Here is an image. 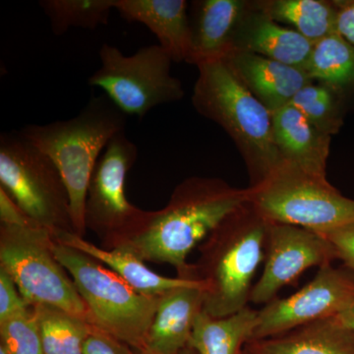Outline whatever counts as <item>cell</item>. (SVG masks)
<instances>
[{"mask_svg": "<svg viewBox=\"0 0 354 354\" xmlns=\"http://www.w3.org/2000/svg\"><path fill=\"white\" fill-rule=\"evenodd\" d=\"M248 202V188L214 177H189L176 186L167 206L147 211L139 227L113 249H127L145 262L171 265L178 278L185 279L193 249Z\"/></svg>", "mask_w": 354, "mask_h": 354, "instance_id": "6da1fadb", "label": "cell"}, {"mask_svg": "<svg viewBox=\"0 0 354 354\" xmlns=\"http://www.w3.org/2000/svg\"><path fill=\"white\" fill-rule=\"evenodd\" d=\"M270 221L250 204L228 216L198 247L185 279L203 286V310L216 318L249 306L254 279L264 264Z\"/></svg>", "mask_w": 354, "mask_h": 354, "instance_id": "7a4b0ae2", "label": "cell"}, {"mask_svg": "<svg viewBox=\"0 0 354 354\" xmlns=\"http://www.w3.org/2000/svg\"><path fill=\"white\" fill-rule=\"evenodd\" d=\"M127 115L104 95L94 97L75 118L28 124L20 134L55 162L68 191L74 234L84 237L88 183L102 151L125 131Z\"/></svg>", "mask_w": 354, "mask_h": 354, "instance_id": "3957f363", "label": "cell"}, {"mask_svg": "<svg viewBox=\"0 0 354 354\" xmlns=\"http://www.w3.org/2000/svg\"><path fill=\"white\" fill-rule=\"evenodd\" d=\"M195 109L223 128L245 160L250 186L283 164L274 141L272 114L248 90L225 58L197 65Z\"/></svg>", "mask_w": 354, "mask_h": 354, "instance_id": "277c9868", "label": "cell"}, {"mask_svg": "<svg viewBox=\"0 0 354 354\" xmlns=\"http://www.w3.org/2000/svg\"><path fill=\"white\" fill-rule=\"evenodd\" d=\"M53 252L87 305L93 327L136 353L143 351L160 297L141 295L99 261L71 247L55 241Z\"/></svg>", "mask_w": 354, "mask_h": 354, "instance_id": "5b68a950", "label": "cell"}, {"mask_svg": "<svg viewBox=\"0 0 354 354\" xmlns=\"http://www.w3.org/2000/svg\"><path fill=\"white\" fill-rule=\"evenodd\" d=\"M248 190L249 203L270 223L319 234L354 223V200L344 196L328 178L286 162Z\"/></svg>", "mask_w": 354, "mask_h": 354, "instance_id": "8992f818", "label": "cell"}, {"mask_svg": "<svg viewBox=\"0 0 354 354\" xmlns=\"http://www.w3.org/2000/svg\"><path fill=\"white\" fill-rule=\"evenodd\" d=\"M53 234L38 227L0 225V268L10 274L29 305L64 310L92 325L73 279L53 252Z\"/></svg>", "mask_w": 354, "mask_h": 354, "instance_id": "52a82bcc", "label": "cell"}, {"mask_svg": "<svg viewBox=\"0 0 354 354\" xmlns=\"http://www.w3.org/2000/svg\"><path fill=\"white\" fill-rule=\"evenodd\" d=\"M0 187L35 227L74 232L68 191L57 165L19 131L0 136Z\"/></svg>", "mask_w": 354, "mask_h": 354, "instance_id": "ba28073f", "label": "cell"}, {"mask_svg": "<svg viewBox=\"0 0 354 354\" xmlns=\"http://www.w3.org/2000/svg\"><path fill=\"white\" fill-rule=\"evenodd\" d=\"M100 58L101 67L88 84L102 88L127 115L142 118L156 106L183 97L181 81L171 75V57L158 44L127 57L116 46L104 44Z\"/></svg>", "mask_w": 354, "mask_h": 354, "instance_id": "9c48e42d", "label": "cell"}, {"mask_svg": "<svg viewBox=\"0 0 354 354\" xmlns=\"http://www.w3.org/2000/svg\"><path fill=\"white\" fill-rule=\"evenodd\" d=\"M138 147L125 131L109 141L91 177L86 199V227L97 235L102 248L113 249L145 218L147 211L127 199L125 180L138 158Z\"/></svg>", "mask_w": 354, "mask_h": 354, "instance_id": "30bf717a", "label": "cell"}, {"mask_svg": "<svg viewBox=\"0 0 354 354\" xmlns=\"http://www.w3.org/2000/svg\"><path fill=\"white\" fill-rule=\"evenodd\" d=\"M354 300V272L332 264L319 269L310 283L258 310L253 341L269 339L329 317L339 316Z\"/></svg>", "mask_w": 354, "mask_h": 354, "instance_id": "8fae6325", "label": "cell"}, {"mask_svg": "<svg viewBox=\"0 0 354 354\" xmlns=\"http://www.w3.org/2000/svg\"><path fill=\"white\" fill-rule=\"evenodd\" d=\"M337 259L334 247L319 232L297 225L270 223L264 268L251 292L250 302L266 305L286 286L295 285L311 268Z\"/></svg>", "mask_w": 354, "mask_h": 354, "instance_id": "7c38bea8", "label": "cell"}, {"mask_svg": "<svg viewBox=\"0 0 354 354\" xmlns=\"http://www.w3.org/2000/svg\"><path fill=\"white\" fill-rule=\"evenodd\" d=\"M313 46L295 29L283 27L257 7L250 11L246 7L232 39V50L254 53L304 70Z\"/></svg>", "mask_w": 354, "mask_h": 354, "instance_id": "4fadbf2b", "label": "cell"}, {"mask_svg": "<svg viewBox=\"0 0 354 354\" xmlns=\"http://www.w3.org/2000/svg\"><path fill=\"white\" fill-rule=\"evenodd\" d=\"M223 58L272 115L290 106L302 88L313 83L305 70L254 53L232 50Z\"/></svg>", "mask_w": 354, "mask_h": 354, "instance_id": "5bb4252c", "label": "cell"}, {"mask_svg": "<svg viewBox=\"0 0 354 354\" xmlns=\"http://www.w3.org/2000/svg\"><path fill=\"white\" fill-rule=\"evenodd\" d=\"M203 307L204 295L200 281L162 295L147 335L145 349L141 353L179 354L187 348L193 326Z\"/></svg>", "mask_w": 354, "mask_h": 354, "instance_id": "9a60e30c", "label": "cell"}, {"mask_svg": "<svg viewBox=\"0 0 354 354\" xmlns=\"http://www.w3.org/2000/svg\"><path fill=\"white\" fill-rule=\"evenodd\" d=\"M184 0H116L115 9L128 22L145 25L172 62L191 58V29Z\"/></svg>", "mask_w": 354, "mask_h": 354, "instance_id": "2e32d148", "label": "cell"}, {"mask_svg": "<svg viewBox=\"0 0 354 354\" xmlns=\"http://www.w3.org/2000/svg\"><path fill=\"white\" fill-rule=\"evenodd\" d=\"M272 118L274 141L283 162L311 176L327 178L330 136L317 130L291 104Z\"/></svg>", "mask_w": 354, "mask_h": 354, "instance_id": "e0dca14e", "label": "cell"}, {"mask_svg": "<svg viewBox=\"0 0 354 354\" xmlns=\"http://www.w3.org/2000/svg\"><path fill=\"white\" fill-rule=\"evenodd\" d=\"M248 4L241 0H203L195 2L190 21L191 64L227 57L232 50L235 28Z\"/></svg>", "mask_w": 354, "mask_h": 354, "instance_id": "ac0fdd59", "label": "cell"}, {"mask_svg": "<svg viewBox=\"0 0 354 354\" xmlns=\"http://www.w3.org/2000/svg\"><path fill=\"white\" fill-rule=\"evenodd\" d=\"M53 237L55 241L99 261L124 279L135 290L146 297H160L167 291L192 285L198 281L178 277L167 278L160 276L149 269L145 261L140 259L131 251L124 248L104 249L91 243L74 232H58L53 234Z\"/></svg>", "mask_w": 354, "mask_h": 354, "instance_id": "d6986e66", "label": "cell"}, {"mask_svg": "<svg viewBox=\"0 0 354 354\" xmlns=\"http://www.w3.org/2000/svg\"><path fill=\"white\" fill-rule=\"evenodd\" d=\"M248 344L260 354H354V332L334 316Z\"/></svg>", "mask_w": 354, "mask_h": 354, "instance_id": "ffe728a7", "label": "cell"}, {"mask_svg": "<svg viewBox=\"0 0 354 354\" xmlns=\"http://www.w3.org/2000/svg\"><path fill=\"white\" fill-rule=\"evenodd\" d=\"M257 326L258 310L250 306L221 318L202 310L193 326L189 348L198 354H241Z\"/></svg>", "mask_w": 354, "mask_h": 354, "instance_id": "44dd1931", "label": "cell"}, {"mask_svg": "<svg viewBox=\"0 0 354 354\" xmlns=\"http://www.w3.org/2000/svg\"><path fill=\"white\" fill-rule=\"evenodd\" d=\"M255 6L279 24L290 25L313 44L337 32L334 1L270 0L257 2Z\"/></svg>", "mask_w": 354, "mask_h": 354, "instance_id": "7402d4cb", "label": "cell"}, {"mask_svg": "<svg viewBox=\"0 0 354 354\" xmlns=\"http://www.w3.org/2000/svg\"><path fill=\"white\" fill-rule=\"evenodd\" d=\"M305 71L312 81L344 92L354 86V46L333 32L314 44Z\"/></svg>", "mask_w": 354, "mask_h": 354, "instance_id": "603a6c76", "label": "cell"}, {"mask_svg": "<svg viewBox=\"0 0 354 354\" xmlns=\"http://www.w3.org/2000/svg\"><path fill=\"white\" fill-rule=\"evenodd\" d=\"M38 321L44 354H84L93 326L51 305H32Z\"/></svg>", "mask_w": 354, "mask_h": 354, "instance_id": "cb8c5ba5", "label": "cell"}, {"mask_svg": "<svg viewBox=\"0 0 354 354\" xmlns=\"http://www.w3.org/2000/svg\"><path fill=\"white\" fill-rule=\"evenodd\" d=\"M116 0H41L39 6L50 23L55 36L70 28L94 30L109 23Z\"/></svg>", "mask_w": 354, "mask_h": 354, "instance_id": "d4e9b609", "label": "cell"}, {"mask_svg": "<svg viewBox=\"0 0 354 354\" xmlns=\"http://www.w3.org/2000/svg\"><path fill=\"white\" fill-rule=\"evenodd\" d=\"M339 94L323 84L310 83L295 95L290 104L317 130L332 137L344 123Z\"/></svg>", "mask_w": 354, "mask_h": 354, "instance_id": "484cf974", "label": "cell"}, {"mask_svg": "<svg viewBox=\"0 0 354 354\" xmlns=\"http://www.w3.org/2000/svg\"><path fill=\"white\" fill-rule=\"evenodd\" d=\"M0 342L10 354H44L39 324L32 305L0 323Z\"/></svg>", "mask_w": 354, "mask_h": 354, "instance_id": "4316f807", "label": "cell"}, {"mask_svg": "<svg viewBox=\"0 0 354 354\" xmlns=\"http://www.w3.org/2000/svg\"><path fill=\"white\" fill-rule=\"evenodd\" d=\"M10 274L0 268V323L29 308Z\"/></svg>", "mask_w": 354, "mask_h": 354, "instance_id": "83f0119b", "label": "cell"}, {"mask_svg": "<svg viewBox=\"0 0 354 354\" xmlns=\"http://www.w3.org/2000/svg\"><path fill=\"white\" fill-rule=\"evenodd\" d=\"M321 234L334 247L337 259L341 260L346 269L354 272V223Z\"/></svg>", "mask_w": 354, "mask_h": 354, "instance_id": "f1b7e54d", "label": "cell"}, {"mask_svg": "<svg viewBox=\"0 0 354 354\" xmlns=\"http://www.w3.org/2000/svg\"><path fill=\"white\" fill-rule=\"evenodd\" d=\"M84 354H137L129 346L102 330L92 327L85 342Z\"/></svg>", "mask_w": 354, "mask_h": 354, "instance_id": "f546056e", "label": "cell"}, {"mask_svg": "<svg viewBox=\"0 0 354 354\" xmlns=\"http://www.w3.org/2000/svg\"><path fill=\"white\" fill-rule=\"evenodd\" d=\"M0 221L1 225L14 227H35L31 220L18 206L17 203L9 196L3 188L0 187Z\"/></svg>", "mask_w": 354, "mask_h": 354, "instance_id": "4dcf8cb0", "label": "cell"}, {"mask_svg": "<svg viewBox=\"0 0 354 354\" xmlns=\"http://www.w3.org/2000/svg\"><path fill=\"white\" fill-rule=\"evenodd\" d=\"M334 3L337 9V32L354 46V0Z\"/></svg>", "mask_w": 354, "mask_h": 354, "instance_id": "1f68e13d", "label": "cell"}, {"mask_svg": "<svg viewBox=\"0 0 354 354\" xmlns=\"http://www.w3.org/2000/svg\"><path fill=\"white\" fill-rule=\"evenodd\" d=\"M342 322L346 324V326L354 332V300L353 304L349 305L348 308L342 312L339 315Z\"/></svg>", "mask_w": 354, "mask_h": 354, "instance_id": "d6a6232c", "label": "cell"}, {"mask_svg": "<svg viewBox=\"0 0 354 354\" xmlns=\"http://www.w3.org/2000/svg\"><path fill=\"white\" fill-rule=\"evenodd\" d=\"M241 354H260L258 353L257 351H255L252 348V346H250V344H245V346H244L243 349H242V351Z\"/></svg>", "mask_w": 354, "mask_h": 354, "instance_id": "836d02e7", "label": "cell"}, {"mask_svg": "<svg viewBox=\"0 0 354 354\" xmlns=\"http://www.w3.org/2000/svg\"><path fill=\"white\" fill-rule=\"evenodd\" d=\"M137 354H152L149 353H140ZM179 354H198L196 351H194V349L190 348L189 346H188L187 348L184 349L183 351H181Z\"/></svg>", "mask_w": 354, "mask_h": 354, "instance_id": "e575fe53", "label": "cell"}, {"mask_svg": "<svg viewBox=\"0 0 354 354\" xmlns=\"http://www.w3.org/2000/svg\"><path fill=\"white\" fill-rule=\"evenodd\" d=\"M0 354H10L6 346H4L3 344H1V342H0Z\"/></svg>", "mask_w": 354, "mask_h": 354, "instance_id": "d590c367", "label": "cell"}]
</instances>
